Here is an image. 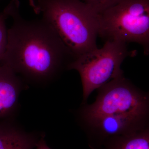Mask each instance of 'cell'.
<instances>
[{"label":"cell","mask_w":149,"mask_h":149,"mask_svg":"<svg viewBox=\"0 0 149 149\" xmlns=\"http://www.w3.org/2000/svg\"><path fill=\"white\" fill-rule=\"evenodd\" d=\"M19 2L12 1L4 10L12 17L1 64L24 82L45 85L60 76L76 58L53 27L41 19L27 20L20 15Z\"/></svg>","instance_id":"obj_1"},{"label":"cell","mask_w":149,"mask_h":149,"mask_svg":"<svg viewBox=\"0 0 149 149\" xmlns=\"http://www.w3.org/2000/svg\"><path fill=\"white\" fill-rule=\"evenodd\" d=\"M77 58L97 48L100 14L81 0H29Z\"/></svg>","instance_id":"obj_2"},{"label":"cell","mask_w":149,"mask_h":149,"mask_svg":"<svg viewBox=\"0 0 149 149\" xmlns=\"http://www.w3.org/2000/svg\"><path fill=\"white\" fill-rule=\"evenodd\" d=\"M98 37L104 41L138 43L149 53V0H122L100 14Z\"/></svg>","instance_id":"obj_3"},{"label":"cell","mask_w":149,"mask_h":149,"mask_svg":"<svg viewBox=\"0 0 149 149\" xmlns=\"http://www.w3.org/2000/svg\"><path fill=\"white\" fill-rule=\"evenodd\" d=\"M127 43L119 40H108L102 47L97 48L77 57L68 70L80 74L85 102L93 91L113 79L123 75L121 64L126 58L134 56L135 51L128 50Z\"/></svg>","instance_id":"obj_4"},{"label":"cell","mask_w":149,"mask_h":149,"mask_svg":"<svg viewBox=\"0 0 149 149\" xmlns=\"http://www.w3.org/2000/svg\"><path fill=\"white\" fill-rule=\"evenodd\" d=\"M95 101L80 111L87 125L107 115L127 114L148 117V95L133 85L124 75L111 80L98 89Z\"/></svg>","instance_id":"obj_5"},{"label":"cell","mask_w":149,"mask_h":149,"mask_svg":"<svg viewBox=\"0 0 149 149\" xmlns=\"http://www.w3.org/2000/svg\"><path fill=\"white\" fill-rule=\"evenodd\" d=\"M148 117L127 114L107 115L88 124L90 126L91 146H102L107 139L128 135L148 126Z\"/></svg>","instance_id":"obj_6"},{"label":"cell","mask_w":149,"mask_h":149,"mask_svg":"<svg viewBox=\"0 0 149 149\" xmlns=\"http://www.w3.org/2000/svg\"><path fill=\"white\" fill-rule=\"evenodd\" d=\"M25 82L8 67L0 64V119L10 118L17 110Z\"/></svg>","instance_id":"obj_7"},{"label":"cell","mask_w":149,"mask_h":149,"mask_svg":"<svg viewBox=\"0 0 149 149\" xmlns=\"http://www.w3.org/2000/svg\"><path fill=\"white\" fill-rule=\"evenodd\" d=\"M37 137L11 121L0 123V149H32L36 146Z\"/></svg>","instance_id":"obj_8"},{"label":"cell","mask_w":149,"mask_h":149,"mask_svg":"<svg viewBox=\"0 0 149 149\" xmlns=\"http://www.w3.org/2000/svg\"><path fill=\"white\" fill-rule=\"evenodd\" d=\"M102 146L104 149H149L148 126L128 135L111 137Z\"/></svg>","instance_id":"obj_9"},{"label":"cell","mask_w":149,"mask_h":149,"mask_svg":"<svg viewBox=\"0 0 149 149\" xmlns=\"http://www.w3.org/2000/svg\"><path fill=\"white\" fill-rule=\"evenodd\" d=\"M7 17L0 13V64L5 54L8 42V29L6 24Z\"/></svg>","instance_id":"obj_10"},{"label":"cell","mask_w":149,"mask_h":149,"mask_svg":"<svg viewBox=\"0 0 149 149\" xmlns=\"http://www.w3.org/2000/svg\"><path fill=\"white\" fill-rule=\"evenodd\" d=\"M91 7L96 12L101 13L122 0H81Z\"/></svg>","instance_id":"obj_11"},{"label":"cell","mask_w":149,"mask_h":149,"mask_svg":"<svg viewBox=\"0 0 149 149\" xmlns=\"http://www.w3.org/2000/svg\"><path fill=\"white\" fill-rule=\"evenodd\" d=\"M36 146L37 147V149H51L48 147L43 138L38 141Z\"/></svg>","instance_id":"obj_12"}]
</instances>
